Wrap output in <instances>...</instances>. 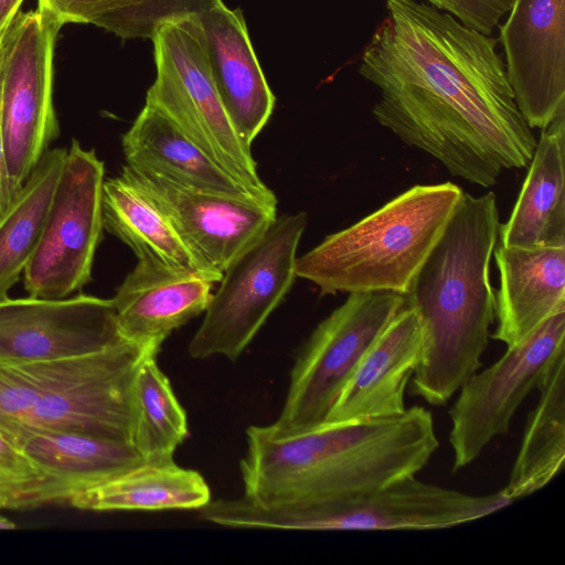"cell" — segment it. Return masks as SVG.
<instances>
[{"mask_svg": "<svg viewBox=\"0 0 565 565\" xmlns=\"http://www.w3.org/2000/svg\"><path fill=\"white\" fill-rule=\"evenodd\" d=\"M509 220L499 226L500 245L565 247V111L541 136Z\"/></svg>", "mask_w": 565, "mask_h": 565, "instance_id": "d6986e66", "label": "cell"}, {"mask_svg": "<svg viewBox=\"0 0 565 565\" xmlns=\"http://www.w3.org/2000/svg\"><path fill=\"white\" fill-rule=\"evenodd\" d=\"M104 228L128 245L138 260L200 275L217 282L223 274L207 265L182 238L166 213L122 170L103 185Z\"/></svg>", "mask_w": 565, "mask_h": 565, "instance_id": "44dd1931", "label": "cell"}, {"mask_svg": "<svg viewBox=\"0 0 565 565\" xmlns=\"http://www.w3.org/2000/svg\"><path fill=\"white\" fill-rule=\"evenodd\" d=\"M462 193L451 182L414 185L297 257L296 276L318 286L321 296L366 291L405 296Z\"/></svg>", "mask_w": 565, "mask_h": 565, "instance_id": "277c9868", "label": "cell"}, {"mask_svg": "<svg viewBox=\"0 0 565 565\" xmlns=\"http://www.w3.org/2000/svg\"><path fill=\"white\" fill-rule=\"evenodd\" d=\"M563 351L565 309L460 386L449 411L454 471L473 462L494 438L508 434L515 412Z\"/></svg>", "mask_w": 565, "mask_h": 565, "instance_id": "8fae6325", "label": "cell"}, {"mask_svg": "<svg viewBox=\"0 0 565 565\" xmlns=\"http://www.w3.org/2000/svg\"><path fill=\"white\" fill-rule=\"evenodd\" d=\"M156 353L140 362L132 387V445L145 461H170L189 435L186 414Z\"/></svg>", "mask_w": 565, "mask_h": 565, "instance_id": "484cf974", "label": "cell"}, {"mask_svg": "<svg viewBox=\"0 0 565 565\" xmlns=\"http://www.w3.org/2000/svg\"><path fill=\"white\" fill-rule=\"evenodd\" d=\"M211 501L210 487L195 470L170 461L141 465L68 500L90 511H163L202 509Z\"/></svg>", "mask_w": 565, "mask_h": 565, "instance_id": "603a6c76", "label": "cell"}, {"mask_svg": "<svg viewBox=\"0 0 565 565\" xmlns=\"http://www.w3.org/2000/svg\"><path fill=\"white\" fill-rule=\"evenodd\" d=\"M121 146L128 166L195 190L258 200L154 106L145 104Z\"/></svg>", "mask_w": 565, "mask_h": 565, "instance_id": "7402d4cb", "label": "cell"}, {"mask_svg": "<svg viewBox=\"0 0 565 565\" xmlns=\"http://www.w3.org/2000/svg\"><path fill=\"white\" fill-rule=\"evenodd\" d=\"M150 39L157 76L146 104L167 115L256 199L277 205L276 195L258 175L252 148L239 138L217 94L198 14L162 21Z\"/></svg>", "mask_w": 565, "mask_h": 565, "instance_id": "8992f818", "label": "cell"}, {"mask_svg": "<svg viewBox=\"0 0 565 565\" xmlns=\"http://www.w3.org/2000/svg\"><path fill=\"white\" fill-rule=\"evenodd\" d=\"M213 284L196 274L138 260L110 299L122 335L158 353L172 331L205 312Z\"/></svg>", "mask_w": 565, "mask_h": 565, "instance_id": "2e32d148", "label": "cell"}, {"mask_svg": "<svg viewBox=\"0 0 565 565\" xmlns=\"http://www.w3.org/2000/svg\"><path fill=\"white\" fill-rule=\"evenodd\" d=\"M500 285L494 294L497 329L492 339L513 347L565 309V247L493 252Z\"/></svg>", "mask_w": 565, "mask_h": 565, "instance_id": "ac0fdd59", "label": "cell"}, {"mask_svg": "<svg viewBox=\"0 0 565 565\" xmlns=\"http://www.w3.org/2000/svg\"><path fill=\"white\" fill-rule=\"evenodd\" d=\"M499 226L493 192H463L405 295L422 330L409 392L430 405H445L481 366L495 320L490 262Z\"/></svg>", "mask_w": 565, "mask_h": 565, "instance_id": "3957f363", "label": "cell"}, {"mask_svg": "<svg viewBox=\"0 0 565 565\" xmlns=\"http://www.w3.org/2000/svg\"><path fill=\"white\" fill-rule=\"evenodd\" d=\"M14 443L44 478L52 503H67L145 461L131 443L79 431H31Z\"/></svg>", "mask_w": 565, "mask_h": 565, "instance_id": "ffe728a7", "label": "cell"}, {"mask_svg": "<svg viewBox=\"0 0 565 565\" xmlns=\"http://www.w3.org/2000/svg\"><path fill=\"white\" fill-rule=\"evenodd\" d=\"M121 170L166 213L195 254L222 274L277 217V205L195 190L128 164Z\"/></svg>", "mask_w": 565, "mask_h": 565, "instance_id": "4fadbf2b", "label": "cell"}, {"mask_svg": "<svg viewBox=\"0 0 565 565\" xmlns=\"http://www.w3.org/2000/svg\"><path fill=\"white\" fill-rule=\"evenodd\" d=\"M61 28L38 8L19 11L0 35V135L13 198L60 135L53 61Z\"/></svg>", "mask_w": 565, "mask_h": 565, "instance_id": "ba28073f", "label": "cell"}, {"mask_svg": "<svg viewBox=\"0 0 565 565\" xmlns=\"http://www.w3.org/2000/svg\"><path fill=\"white\" fill-rule=\"evenodd\" d=\"M504 493L514 502L547 486L565 460V351L547 367Z\"/></svg>", "mask_w": 565, "mask_h": 565, "instance_id": "cb8c5ba5", "label": "cell"}, {"mask_svg": "<svg viewBox=\"0 0 565 565\" xmlns=\"http://www.w3.org/2000/svg\"><path fill=\"white\" fill-rule=\"evenodd\" d=\"M126 340L110 299L85 294L0 299V364L76 356Z\"/></svg>", "mask_w": 565, "mask_h": 565, "instance_id": "7c38bea8", "label": "cell"}, {"mask_svg": "<svg viewBox=\"0 0 565 565\" xmlns=\"http://www.w3.org/2000/svg\"><path fill=\"white\" fill-rule=\"evenodd\" d=\"M52 503L49 487L20 447L0 431V509L23 510Z\"/></svg>", "mask_w": 565, "mask_h": 565, "instance_id": "83f0119b", "label": "cell"}, {"mask_svg": "<svg viewBox=\"0 0 565 565\" xmlns=\"http://www.w3.org/2000/svg\"><path fill=\"white\" fill-rule=\"evenodd\" d=\"M422 355V330L405 306L369 347L334 402L326 423L404 413V394Z\"/></svg>", "mask_w": 565, "mask_h": 565, "instance_id": "e0dca14e", "label": "cell"}, {"mask_svg": "<svg viewBox=\"0 0 565 565\" xmlns=\"http://www.w3.org/2000/svg\"><path fill=\"white\" fill-rule=\"evenodd\" d=\"M104 181L105 166L95 150L73 139L39 244L22 276L28 296L65 299L89 282L104 228Z\"/></svg>", "mask_w": 565, "mask_h": 565, "instance_id": "30bf717a", "label": "cell"}, {"mask_svg": "<svg viewBox=\"0 0 565 565\" xmlns=\"http://www.w3.org/2000/svg\"><path fill=\"white\" fill-rule=\"evenodd\" d=\"M216 0H38V8L61 26L94 24L121 39H150L162 21L199 14Z\"/></svg>", "mask_w": 565, "mask_h": 565, "instance_id": "4316f807", "label": "cell"}, {"mask_svg": "<svg viewBox=\"0 0 565 565\" xmlns=\"http://www.w3.org/2000/svg\"><path fill=\"white\" fill-rule=\"evenodd\" d=\"M498 40L416 0H386L359 73L380 89L376 121L483 188L529 164L536 146Z\"/></svg>", "mask_w": 565, "mask_h": 565, "instance_id": "6da1fadb", "label": "cell"}, {"mask_svg": "<svg viewBox=\"0 0 565 565\" xmlns=\"http://www.w3.org/2000/svg\"><path fill=\"white\" fill-rule=\"evenodd\" d=\"M500 25L505 72L531 128L565 111V0H514Z\"/></svg>", "mask_w": 565, "mask_h": 565, "instance_id": "5bb4252c", "label": "cell"}, {"mask_svg": "<svg viewBox=\"0 0 565 565\" xmlns=\"http://www.w3.org/2000/svg\"><path fill=\"white\" fill-rule=\"evenodd\" d=\"M307 225L303 212L277 216L223 271L221 285L189 343L193 359L223 355L235 362L290 290L296 253Z\"/></svg>", "mask_w": 565, "mask_h": 565, "instance_id": "9c48e42d", "label": "cell"}, {"mask_svg": "<svg viewBox=\"0 0 565 565\" xmlns=\"http://www.w3.org/2000/svg\"><path fill=\"white\" fill-rule=\"evenodd\" d=\"M66 148L49 149L0 214V299L20 280L39 244Z\"/></svg>", "mask_w": 565, "mask_h": 565, "instance_id": "d4e9b609", "label": "cell"}, {"mask_svg": "<svg viewBox=\"0 0 565 565\" xmlns=\"http://www.w3.org/2000/svg\"><path fill=\"white\" fill-rule=\"evenodd\" d=\"M405 303L392 291L349 294L299 350L281 412L266 431L287 437L324 424L369 347Z\"/></svg>", "mask_w": 565, "mask_h": 565, "instance_id": "52a82bcc", "label": "cell"}, {"mask_svg": "<svg viewBox=\"0 0 565 565\" xmlns=\"http://www.w3.org/2000/svg\"><path fill=\"white\" fill-rule=\"evenodd\" d=\"M239 462L244 497L263 504L335 501L417 475L438 448L431 413L324 423L287 437L246 430Z\"/></svg>", "mask_w": 565, "mask_h": 565, "instance_id": "7a4b0ae2", "label": "cell"}, {"mask_svg": "<svg viewBox=\"0 0 565 565\" xmlns=\"http://www.w3.org/2000/svg\"><path fill=\"white\" fill-rule=\"evenodd\" d=\"M15 524L8 518L0 514V530H13Z\"/></svg>", "mask_w": 565, "mask_h": 565, "instance_id": "4dcf8cb0", "label": "cell"}, {"mask_svg": "<svg viewBox=\"0 0 565 565\" xmlns=\"http://www.w3.org/2000/svg\"><path fill=\"white\" fill-rule=\"evenodd\" d=\"M430 6L455 17L463 25L491 35L514 0H426Z\"/></svg>", "mask_w": 565, "mask_h": 565, "instance_id": "f1b7e54d", "label": "cell"}, {"mask_svg": "<svg viewBox=\"0 0 565 565\" xmlns=\"http://www.w3.org/2000/svg\"><path fill=\"white\" fill-rule=\"evenodd\" d=\"M513 501L503 489L473 495L420 481L416 475L347 499L263 505L246 497L210 501L202 518L227 527L306 531H423L469 523Z\"/></svg>", "mask_w": 565, "mask_h": 565, "instance_id": "5b68a950", "label": "cell"}, {"mask_svg": "<svg viewBox=\"0 0 565 565\" xmlns=\"http://www.w3.org/2000/svg\"><path fill=\"white\" fill-rule=\"evenodd\" d=\"M24 0H0V35L20 11Z\"/></svg>", "mask_w": 565, "mask_h": 565, "instance_id": "f546056e", "label": "cell"}, {"mask_svg": "<svg viewBox=\"0 0 565 565\" xmlns=\"http://www.w3.org/2000/svg\"><path fill=\"white\" fill-rule=\"evenodd\" d=\"M214 85L236 132L252 148L271 116L275 96L253 49L241 9L222 0L198 14Z\"/></svg>", "mask_w": 565, "mask_h": 565, "instance_id": "9a60e30c", "label": "cell"}]
</instances>
